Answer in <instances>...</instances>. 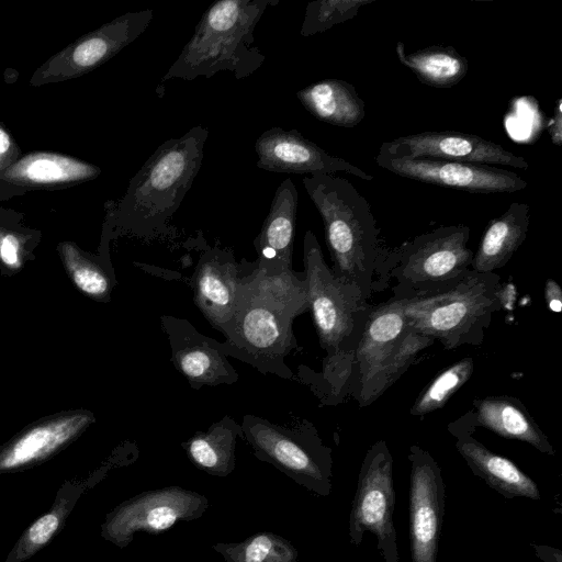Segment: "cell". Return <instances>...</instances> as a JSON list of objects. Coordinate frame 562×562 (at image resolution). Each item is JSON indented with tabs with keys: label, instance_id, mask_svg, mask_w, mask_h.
I'll list each match as a JSON object with an SVG mask.
<instances>
[{
	"label": "cell",
	"instance_id": "obj_12",
	"mask_svg": "<svg viewBox=\"0 0 562 562\" xmlns=\"http://www.w3.org/2000/svg\"><path fill=\"white\" fill-rule=\"evenodd\" d=\"M375 161L404 178L473 193H513L527 187L517 173L491 165L381 155H376Z\"/></svg>",
	"mask_w": 562,
	"mask_h": 562
},
{
	"label": "cell",
	"instance_id": "obj_6",
	"mask_svg": "<svg viewBox=\"0 0 562 562\" xmlns=\"http://www.w3.org/2000/svg\"><path fill=\"white\" fill-rule=\"evenodd\" d=\"M303 262L308 311L326 358L353 357L372 306L355 284L327 266L311 229L304 235Z\"/></svg>",
	"mask_w": 562,
	"mask_h": 562
},
{
	"label": "cell",
	"instance_id": "obj_10",
	"mask_svg": "<svg viewBox=\"0 0 562 562\" xmlns=\"http://www.w3.org/2000/svg\"><path fill=\"white\" fill-rule=\"evenodd\" d=\"M209 505L203 494L178 485L142 492L106 514L101 537L126 548L137 532L157 535L181 521L199 519Z\"/></svg>",
	"mask_w": 562,
	"mask_h": 562
},
{
	"label": "cell",
	"instance_id": "obj_3",
	"mask_svg": "<svg viewBox=\"0 0 562 562\" xmlns=\"http://www.w3.org/2000/svg\"><path fill=\"white\" fill-rule=\"evenodd\" d=\"M302 182L322 217L333 272L369 301L381 261L379 228L369 202L335 175L306 176Z\"/></svg>",
	"mask_w": 562,
	"mask_h": 562
},
{
	"label": "cell",
	"instance_id": "obj_20",
	"mask_svg": "<svg viewBox=\"0 0 562 562\" xmlns=\"http://www.w3.org/2000/svg\"><path fill=\"white\" fill-rule=\"evenodd\" d=\"M403 303L404 299L392 296L372 307L353 356L352 392L364 374L387 358L409 331Z\"/></svg>",
	"mask_w": 562,
	"mask_h": 562
},
{
	"label": "cell",
	"instance_id": "obj_5",
	"mask_svg": "<svg viewBox=\"0 0 562 562\" xmlns=\"http://www.w3.org/2000/svg\"><path fill=\"white\" fill-rule=\"evenodd\" d=\"M501 277L469 270L457 282L436 292L404 299L407 325L438 340L446 349L483 342L493 315L504 305Z\"/></svg>",
	"mask_w": 562,
	"mask_h": 562
},
{
	"label": "cell",
	"instance_id": "obj_8",
	"mask_svg": "<svg viewBox=\"0 0 562 562\" xmlns=\"http://www.w3.org/2000/svg\"><path fill=\"white\" fill-rule=\"evenodd\" d=\"M469 239L468 226L450 225L404 244L391 256V274L396 280L393 296L412 299L460 280L471 269L473 259Z\"/></svg>",
	"mask_w": 562,
	"mask_h": 562
},
{
	"label": "cell",
	"instance_id": "obj_29",
	"mask_svg": "<svg viewBox=\"0 0 562 562\" xmlns=\"http://www.w3.org/2000/svg\"><path fill=\"white\" fill-rule=\"evenodd\" d=\"M434 342V339L409 327L400 346L367 372L357 384L351 396L358 402L359 407H366L378 400L408 369L415 358Z\"/></svg>",
	"mask_w": 562,
	"mask_h": 562
},
{
	"label": "cell",
	"instance_id": "obj_22",
	"mask_svg": "<svg viewBox=\"0 0 562 562\" xmlns=\"http://www.w3.org/2000/svg\"><path fill=\"white\" fill-rule=\"evenodd\" d=\"M297 190L290 178L277 188L271 205L254 245L258 260L292 267Z\"/></svg>",
	"mask_w": 562,
	"mask_h": 562
},
{
	"label": "cell",
	"instance_id": "obj_32",
	"mask_svg": "<svg viewBox=\"0 0 562 562\" xmlns=\"http://www.w3.org/2000/svg\"><path fill=\"white\" fill-rule=\"evenodd\" d=\"M474 371V361L465 357L441 371L418 395L411 415L418 417L441 408L468 382Z\"/></svg>",
	"mask_w": 562,
	"mask_h": 562
},
{
	"label": "cell",
	"instance_id": "obj_24",
	"mask_svg": "<svg viewBox=\"0 0 562 562\" xmlns=\"http://www.w3.org/2000/svg\"><path fill=\"white\" fill-rule=\"evenodd\" d=\"M302 105L317 120L353 127L364 117V102L355 87L341 79H323L296 92Z\"/></svg>",
	"mask_w": 562,
	"mask_h": 562
},
{
	"label": "cell",
	"instance_id": "obj_7",
	"mask_svg": "<svg viewBox=\"0 0 562 562\" xmlns=\"http://www.w3.org/2000/svg\"><path fill=\"white\" fill-rule=\"evenodd\" d=\"M254 456L278 469L299 485L321 496L331 491V450L307 422L285 426L251 414L240 423Z\"/></svg>",
	"mask_w": 562,
	"mask_h": 562
},
{
	"label": "cell",
	"instance_id": "obj_17",
	"mask_svg": "<svg viewBox=\"0 0 562 562\" xmlns=\"http://www.w3.org/2000/svg\"><path fill=\"white\" fill-rule=\"evenodd\" d=\"M243 270L231 248L214 246L203 251L192 276L194 304L222 334L236 310Z\"/></svg>",
	"mask_w": 562,
	"mask_h": 562
},
{
	"label": "cell",
	"instance_id": "obj_23",
	"mask_svg": "<svg viewBox=\"0 0 562 562\" xmlns=\"http://www.w3.org/2000/svg\"><path fill=\"white\" fill-rule=\"evenodd\" d=\"M529 221V205L519 202L512 203L501 216L491 220L473 254L471 270L488 273L505 267L525 241Z\"/></svg>",
	"mask_w": 562,
	"mask_h": 562
},
{
	"label": "cell",
	"instance_id": "obj_27",
	"mask_svg": "<svg viewBox=\"0 0 562 562\" xmlns=\"http://www.w3.org/2000/svg\"><path fill=\"white\" fill-rule=\"evenodd\" d=\"M87 488L88 481L65 483L58 490L50 509L25 529L4 562H23L44 548L64 527L74 506Z\"/></svg>",
	"mask_w": 562,
	"mask_h": 562
},
{
	"label": "cell",
	"instance_id": "obj_9",
	"mask_svg": "<svg viewBox=\"0 0 562 562\" xmlns=\"http://www.w3.org/2000/svg\"><path fill=\"white\" fill-rule=\"evenodd\" d=\"M395 492L393 458L384 440L373 443L362 461L349 518L350 542L358 547L370 531L386 562H400L393 521Z\"/></svg>",
	"mask_w": 562,
	"mask_h": 562
},
{
	"label": "cell",
	"instance_id": "obj_2",
	"mask_svg": "<svg viewBox=\"0 0 562 562\" xmlns=\"http://www.w3.org/2000/svg\"><path fill=\"white\" fill-rule=\"evenodd\" d=\"M209 130L194 126L162 143L131 179L117 207L120 226L144 240L170 233L168 225L198 176Z\"/></svg>",
	"mask_w": 562,
	"mask_h": 562
},
{
	"label": "cell",
	"instance_id": "obj_11",
	"mask_svg": "<svg viewBox=\"0 0 562 562\" xmlns=\"http://www.w3.org/2000/svg\"><path fill=\"white\" fill-rule=\"evenodd\" d=\"M409 538L413 562H436L445 510L441 470L431 454L411 446Z\"/></svg>",
	"mask_w": 562,
	"mask_h": 562
},
{
	"label": "cell",
	"instance_id": "obj_34",
	"mask_svg": "<svg viewBox=\"0 0 562 562\" xmlns=\"http://www.w3.org/2000/svg\"><path fill=\"white\" fill-rule=\"evenodd\" d=\"M0 262L8 269L19 270L21 268L22 247L15 235L0 234Z\"/></svg>",
	"mask_w": 562,
	"mask_h": 562
},
{
	"label": "cell",
	"instance_id": "obj_19",
	"mask_svg": "<svg viewBox=\"0 0 562 562\" xmlns=\"http://www.w3.org/2000/svg\"><path fill=\"white\" fill-rule=\"evenodd\" d=\"M153 19V9L128 12L85 35L63 52V61L69 65L67 72L78 75L103 64L139 37Z\"/></svg>",
	"mask_w": 562,
	"mask_h": 562
},
{
	"label": "cell",
	"instance_id": "obj_1",
	"mask_svg": "<svg viewBox=\"0 0 562 562\" xmlns=\"http://www.w3.org/2000/svg\"><path fill=\"white\" fill-rule=\"evenodd\" d=\"M236 310L222 342L227 357L262 374L293 379L285 358L297 347L295 317L308 311L304 272L260 260H243Z\"/></svg>",
	"mask_w": 562,
	"mask_h": 562
},
{
	"label": "cell",
	"instance_id": "obj_26",
	"mask_svg": "<svg viewBox=\"0 0 562 562\" xmlns=\"http://www.w3.org/2000/svg\"><path fill=\"white\" fill-rule=\"evenodd\" d=\"M99 175L100 169L97 166L76 158L52 153H34L10 166L2 177L12 182L35 186L82 181Z\"/></svg>",
	"mask_w": 562,
	"mask_h": 562
},
{
	"label": "cell",
	"instance_id": "obj_4",
	"mask_svg": "<svg viewBox=\"0 0 562 562\" xmlns=\"http://www.w3.org/2000/svg\"><path fill=\"white\" fill-rule=\"evenodd\" d=\"M279 0H220L211 4L198 22L162 81L179 78H211L220 71H231L244 79L258 70L266 60L254 46V31L268 7Z\"/></svg>",
	"mask_w": 562,
	"mask_h": 562
},
{
	"label": "cell",
	"instance_id": "obj_15",
	"mask_svg": "<svg viewBox=\"0 0 562 562\" xmlns=\"http://www.w3.org/2000/svg\"><path fill=\"white\" fill-rule=\"evenodd\" d=\"M255 151L257 167L271 172L317 176L341 171L368 181L373 179L359 167L329 155L296 130L276 126L265 131L255 143Z\"/></svg>",
	"mask_w": 562,
	"mask_h": 562
},
{
	"label": "cell",
	"instance_id": "obj_14",
	"mask_svg": "<svg viewBox=\"0 0 562 562\" xmlns=\"http://www.w3.org/2000/svg\"><path fill=\"white\" fill-rule=\"evenodd\" d=\"M160 323L170 344L171 361L192 389L238 381L222 342L204 336L184 318L162 315Z\"/></svg>",
	"mask_w": 562,
	"mask_h": 562
},
{
	"label": "cell",
	"instance_id": "obj_37",
	"mask_svg": "<svg viewBox=\"0 0 562 562\" xmlns=\"http://www.w3.org/2000/svg\"><path fill=\"white\" fill-rule=\"evenodd\" d=\"M12 148V142L10 135L0 127V165L7 159Z\"/></svg>",
	"mask_w": 562,
	"mask_h": 562
},
{
	"label": "cell",
	"instance_id": "obj_35",
	"mask_svg": "<svg viewBox=\"0 0 562 562\" xmlns=\"http://www.w3.org/2000/svg\"><path fill=\"white\" fill-rule=\"evenodd\" d=\"M544 297L552 312L559 313L562 310V290L553 280L548 279L544 285Z\"/></svg>",
	"mask_w": 562,
	"mask_h": 562
},
{
	"label": "cell",
	"instance_id": "obj_31",
	"mask_svg": "<svg viewBox=\"0 0 562 562\" xmlns=\"http://www.w3.org/2000/svg\"><path fill=\"white\" fill-rule=\"evenodd\" d=\"M59 252L68 277L85 295L98 301L110 300L112 279L98 261L72 243L60 244Z\"/></svg>",
	"mask_w": 562,
	"mask_h": 562
},
{
	"label": "cell",
	"instance_id": "obj_18",
	"mask_svg": "<svg viewBox=\"0 0 562 562\" xmlns=\"http://www.w3.org/2000/svg\"><path fill=\"white\" fill-rule=\"evenodd\" d=\"M473 413L469 411L448 426L456 438V448L471 471L506 498L540 499L536 482L514 462L488 450L475 437Z\"/></svg>",
	"mask_w": 562,
	"mask_h": 562
},
{
	"label": "cell",
	"instance_id": "obj_28",
	"mask_svg": "<svg viewBox=\"0 0 562 562\" xmlns=\"http://www.w3.org/2000/svg\"><path fill=\"white\" fill-rule=\"evenodd\" d=\"M398 60L409 68L418 80L435 88H450L459 83L468 72V59L452 46L432 45L406 53L404 44L397 42Z\"/></svg>",
	"mask_w": 562,
	"mask_h": 562
},
{
	"label": "cell",
	"instance_id": "obj_16",
	"mask_svg": "<svg viewBox=\"0 0 562 562\" xmlns=\"http://www.w3.org/2000/svg\"><path fill=\"white\" fill-rule=\"evenodd\" d=\"M95 417L88 409L58 413L24 428L0 447V473L37 465L76 440Z\"/></svg>",
	"mask_w": 562,
	"mask_h": 562
},
{
	"label": "cell",
	"instance_id": "obj_21",
	"mask_svg": "<svg viewBox=\"0 0 562 562\" xmlns=\"http://www.w3.org/2000/svg\"><path fill=\"white\" fill-rule=\"evenodd\" d=\"M476 426L498 436L527 442L542 453L553 456L555 450L519 398L499 395L473 401Z\"/></svg>",
	"mask_w": 562,
	"mask_h": 562
},
{
	"label": "cell",
	"instance_id": "obj_33",
	"mask_svg": "<svg viewBox=\"0 0 562 562\" xmlns=\"http://www.w3.org/2000/svg\"><path fill=\"white\" fill-rule=\"evenodd\" d=\"M374 0H317L306 5L300 34L311 36L353 19L359 10Z\"/></svg>",
	"mask_w": 562,
	"mask_h": 562
},
{
	"label": "cell",
	"instance_id": "obj_13",
	"mask_svg": "<svg viewBox=\"0 0 562 562\" xmlns=\"http://www.w3.org/2000/svg\"><path fill=\"white\" fill-rule=\"evenodd\" d=\"M378 155L390 158H431L527 169L524 157L477 135L458 131H427L384 142Z\"/></svg>",
	"mask_w": 562,
	"mask_h": 562
},
{
	"label": "cell",
	"instance_id": "obj_36",
	"mask_svg": "<svg viewBox=\"0 0 562 562\" xmlns=\"http://www.w3.org/2000/svg\"><path fill=\"white\" fill-rule=\"evenodd\" d=\"M548 131L551 140L554 145L561 146L562 144V99L557 100L554 108V114L549 122Z\"/></svg>",
	"mask_w": 562,
	"mask_h": 562
},
{
	"label": "cell",
	"instance_id": "obj_25",
	"mask_svg": "<svg viewBox=\"0 0 562 562\" xmlns=\"http://www.w3.org/2000/svg\"><path fill=\"white\" fill-rule=\"evenodd\" d=\"M243 436L240 424L231 416L213 423L206 431H196L181 446L188 459L207 474L225 477L235 469L236 442Z\"/></svg>",
	"mask_w": 562,
	"mask_h": 562
},
{
	"label": "cell",
	"instance_id": "obj_30",
	"mask_svg": "<svg viewBox=\"0 0 562 562\" xmlns=\"http://www.w3.org/2000/svg\"><path fill=\"white\" fill-rule=\"evenodd\" d=\"M211 548L226 562H296L299 552L288 539L257 532L240 542H217Z\"/></svg>",
	"mask_w": 562,
	"mask_h": 562
}]
</instances>
